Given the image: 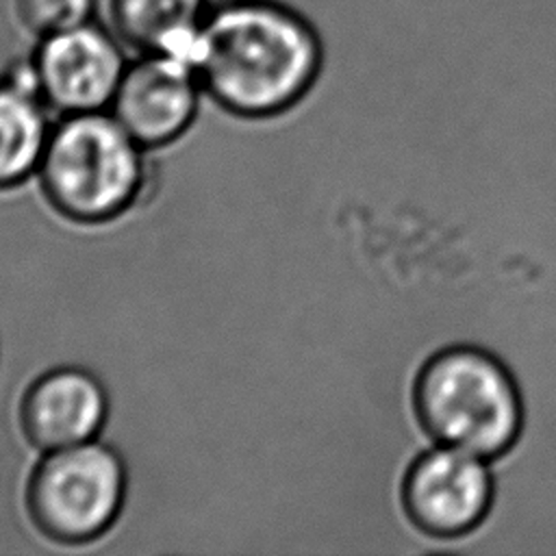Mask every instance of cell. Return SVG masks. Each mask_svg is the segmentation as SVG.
<instances>
[{
    "label": "cell",
    "mask_w": 556,
    "mask_h": 556,
    "mask_svg": "<svg viewBox=\"0 0 556 556\" xmlns=\"http://www.w3.org/2000/svg\"><path fill=\"white\" fill-rule=\"evenodd\" d=\"M324 63L319 28L285 0H215L191 61L204 96L248 119L300 104Z\"/></svg>",
    "instance_id": "6da1fadb"
},
{
    "label": "cell",
    "mask_w": 556,
    "mask_h": 556,
    "mask_svg": "<svg viewBox=\"0 0 556 556\" xmlns=\"http://www.w3.org/2000/svg\"><path fill=\"white\" fill-rule=\"evenodd\" d=\"M419 426L439 443L486 460L506 454L523 428L513 374L491 352L452 345L432 354L413 384Z\"/></svg>",
    "instance_id": "7a4b0ae2"
},
{
    "label": "cell",
    "mask_w": 556,
    "mask_h": 556,
    "mask_svg": "<svg viewBox=\"0 0 556 556\" xmlns=\"http://www.w3.org/2000/svg\"><path fill=\"white\" fill-rule=\"evenodd\" d=\"M37 176L63 217L78 224L109 222L139 200L146 182L143 146L111 111L63 115L50 130Z\"/></svg>",
    "instance_id": "3957f363"
},
{
    "label": "cell",
    "mask_w": 556,
    "mask_h": 556,
    "mask_svg": "<svg viewBox=\"0 0 556 556\" xmlns=\"http://www.w3.org/2000/svg\"><path fill=\"white\" fill-rule=\"evenodd\" d=\"M126 467L102 441L43 452L26 484V508L50 541L80 545L102 536L122 513Z\"/></svg>",
    "instance_id": "277c9868"
},
{
    "label": "cell",
    "mask_w": 556,
    "mask_h": 556,
    "mask_svg": "<svg viewBox=\"0 0 556 556\" xmlns=\"http://www.w3.org/2000/svg\"><path fill=\"white\" fill-rule=\"evenodd\" d=\"M30 59L37 89L50 111L72 115L111 106L128 50L102 20H93L37 39Z\"/></svg>",
    "instance_id": "5b68a950"
},
{
    "label": "cell",
    "mask_w": 556,
    "mask_h": 556,
    "mask_svg": "<svg viewBox=\"0 0 556 556\" xmlns=\"http://www.w3.org/2000/svg\"><path fill=\"white\" fill-rule=\"evenodd\" d=\"M493 504L486 458L434 445L419 454L402 480V506L410 523L434 539H456L476 530Z\"/></svg>",
    "instance_id": "8992f818"
},
{
    "label": "cell",
    "mask_w": 556,
    "mask_h": 556,
    "mask_svg": "<svg viewBox=\"0 0 556 556\" xmlns=\"http://www.w3.org/2000/svg\"><path fill=\"white\" fill-rule=\"evenodd\" d=\"M204 96L191 63L172 54H137L111 100V115L143 148L178 139L195 119Z\"/></svg>",
    "instance_id": "52a82bcc"
},
{
    "label": "cell",
    "mask_w": 556,
    "mask_h": 556,
    "mask_svg": "<svg viewBox=\"0 0 556 556\" xmlns=\"http://www.w3.org/2000/svg\"><path fill=\"white\" fill-rule=\"evenodd\" d=\"M109 415L102 382L80 367H56L26 389L20 426L30 445L50 452L91 441Z\"/></svg>",
    "instance_id": "ba28073f"
},
{
    "label": "cell",
    "mask_w": 556,
    "mask_h": 556,
    "mask_svg": "<svg viewBox=\"0 0 556 556\" xmlns=\"http://www.w3.org/2000/svg\"><path fill=\"white\" fill-rule=\"evenodd\" d=\"M33 52L0 72V189L37 174L52 124L33 72Z\"/></svg>",
    "instance_id": "9c48e42d"
},
{
    "label": "cell",
    "mask_w": 556,
    "mask_h": 556,
    "mask_svg": "<svg viewBox=\"0 0 556 556\" xmlns=\"http://www.w3.org/2000/svg\"><path fill=\"white\" fill-rule=\"evenodd\" d=\"M213 2L215 0H109L102 22L135 56L172 54L191 63Z\"/></svg>",
    "instance_id": "30bf717a"
},
{
    "label": "cell",
    "mask_w": 556,
    "mask_h": 556,
    "mask_svg": "<svg viewBox=\"0 0 556 556\" xmlns=\"http://www.w3.org/2000/svg\"><path fill=\"white\" fill-rule=\"evenodd\" d=\"M109 0H17L24 26L37 37H48L93 20H104Z\"/></svg>",
    "instance_id": "8fae6325"
}]
</instances>
